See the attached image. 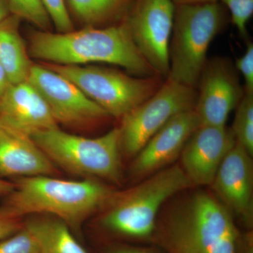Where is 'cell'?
<instances>
[{"instance_id":"12","label":"cell","mask_w":253,"mask_h":253,"mask_svg":"<svg viewBox=\"0 0 253 253\" xmlns=\"http://www.w3.org/2000/svg\"><path fill=\"white\" fill-rule=\"evenodd\" d=\"M236 138L226 126H201L181 152V168L194 186H211Z\"/></svg>"},{"instance_id":"24","label":"cell","mask_w":253,"mask_h":253,"mask_svg":"<svg viewBox=\"0 0 253 253\" xmlns=\"http://www.w3.org/2000/svg\"><path fill=\"white\" fill-rule=\"evenodd\" d=\"M42 1L58 33H68L73 31L72 19L70 16L65 0Z\"/></svg>"},{"instance_id":"13","label":"cell","mask_w":253,"mask_h":253,"mask_svg":"<svg viewBox=\"0 0 253 253\" xmlns=\"http://www.w3.org/2000/svg\"><path fill=\"white\" fill-rule=\"evenodd\" d=\"M252 158L236 142L211 185L221 204L249 228L252 227L253 222Z\"/></svg>"},{"instance_id":"3","label":"cell","mask_w":253,"mask_h":253,"mask_svg":"<svg viewBox=\"0 0 253 253\" xmlns=\"http://www.w3.org/2000/svg\"><path fill=\"white\" fill-rule=\"evenodd\" d=\"M151 238L168 253H239L241 236L219 200L198 192L156 224Z\"/></svg>"},{"instance_id":"25","label":"cell","mask_w":253,"mask_h":253,"mask_svg":"<svg viewBox=\"0 0 253 253\" xmlns=\"http://www.w3.org/2000/svg\"><path fill=\"white\" fill-rule=\"evenodd\" d=\"M235 67L244 79V91L253 93V43L248 41L246 52L236 60Z\"/></svg>"},{"instance_id":"26","label":"cell","mask_w":253,"mask_h":253,"mask_svg":"<svg viewBox=\"0 0 253 253\" xmlns=\"http://www.w3.org/2000/svg\"><path fill=\"white\" fill-rule=\"evenodd\" d=\"M19 219L0 215V241L13 235L23 228Z\"/></svg>"},{"instance_id":"4","label":"cell","mask_w":253,"mask_h":253,"mask_svg":"<svg viewBox=\"0 0 253 253\" xmlns=\"http://www.w3.org/2000/svg\"><path fill=\"white\" fill-rule=\"evenodd\" d=\"M228 21L227 9L220 1L175 5L166 79L196 89L210 44Z\"/></svg>"},{"instance_id":"7","label":"cell","mask_w":253,"mask_h":253,"mask_svg":"<svg viewBox=\"0 0 253 253\" xmlns=\"http://www.w3.org/2000/svg\"><path fill=\"white\" fill-rule=\"evenodd\" d=\"M45 66L74 83L109 116L121 119L149 99L164 83L160 76L134 77L99 66L52 63Z\"/></svg>"},{"instance_id":"21","label":"cell","mask_w":253,"mask_h":253,"mask_svg":"<svg viewBox=\"0 0 253 253\" xmlns=\"http://www.w3.org/2000/svg\"><path fill=\"white\" fill-rule=\"evenodd\" d=\"M11 14L32 23L41 31H49L51 19L42 0H6Z\"/></svg>"},{"instance_id":"15","label":"cell","mask_w":253,"mask_h":253,"mask_svg":"<svg viewBox=\"0 0 253 253\" xmlns=\"http://www.w3.org/2000/svg\"><path fill=\"white\" fill-rule=\"evenodd\" d=\"M0 122L31 136L58 126L46 101L28 81L10 84L0 97Z\"/></svg>"},{"instance_id":"16","label":"cell","mask_w":253,"mask_h":253,"mask_svg":"<svg viewBox=\"0 0 253 253\" xmlns=\"http://www.w3.org/2000/svg\"><path fill=\"white\" fill-rule=\"evenodd\" d=\"M56 172L31 136L0 122V178L52 176Z\"/></svg>"},{"instance_id":"22","label":"cell","mask_w":253,"mask_h":253,"mask_svg":"<svg viewBox=\"0 0 253 253\" xmlns=\"http://www.w3.org/2000/svg\"><path fill=\"white\" fill-rule=\"evenodd\" d=\"M230 14L239 36L247 39V24L253 15V0H219Z\"/></svg>"},{"instance_id":"27","label":"cell","mask_w":253,"mask_h":253,"mask_svg":"<svg viewBox=\"0 0 253 253\" xmlns=\"http://www.w3.org/2000/svg\"><path fill=\"white\" fill-rule=\"evenodd\" d=\"M239 247L241 249L240 253H253V237L252 233L245 235L240 239Z\"/></svg>"},{"instance_id":"2","label":"cell","mask_w":253,"mask_h":253,"mask_svg":"<svg viewBox=\"0 0 253 253\" xmlns=\"http://www.w3.org/2000/svg\"><path fill=\"white\" fill-rule=\"evenodd\" d=\"M0 206V215L19 219L28 214H49L79 231L82 224L113 196L99 181L64 180L52 176L21 177Z\"/></svg>"},{"instance_id":"28","label":"cell","mask_w":253,"mask_h":253,"mask_svg":"<svg viewBox=\"0 0 253 253\" xmlns=\"http://www.w3.org/2000/svg\"><path fill=\"white\" fill-rule=\"evenodd\" d=\"M11 84L9 78L7 77L6 72L0 63V97L6 90L9 86Z\"/></svg>"},{"instance_id":"30","label":"cell","mask_w":253,"mask_h":253,"mask_svg":"<svg viewBox=\"0 0 253 253\" xmlns=\"http://www.w3.org/2000/svg\"><path fill=\"white\" fill-rule=\"evenodd\" d=\"M109 253H154L146 250L129 246H121L112 250Z\"/></svg>"},{"instance_id":"11","label":"cell","mask_w":253,"mask_h":253,"mask_svg":"<svg viewBox=\"0 0 253 253\" xmlns=\"http://www.w3.org/2000/svg\"><path fill=\"white\" fill-rule=\"evenodd\" d=\"M28 81L39 91L57 123L84 124L109 116L74 83L46 66L33 64Z\"/></svg>"},{"instance_id":"10","label":"cell","mask_w":253,"mask_h":253,"mask_svg":"<svg viewBox=\"0 0 253 253\" xmlns=\"http://www.w3.org/2000/svg\"><path fill=\"white\" fill-rule=\"evenodd\" d=\"M234 63L224 56L207 59L200 76L194 111L201 126H226L245 94Z\"/></svg>"},{"instance_id":"18","label":"cell","mask_w":253,"mask_h":253,"mask_svg":"<svg viewBox=\"0 0 253 253\" xmlns=\"http://www.w3.org/2000/svg\"><path fill=\"white\" fill-rule=\"evenodd\" d=\"M24 226L36 239L40 253H87L69 226L57 218H36Z\"/></svg>"},{"instance_id":"17","label":"cell","mask_w":253,"mask_h":253,"mask_svg":"<svg viewBox=\"0 0 253 253\" xmlns=\"http://www.w3.org/2000/svg\"><path fill=\"white\" fill-rule=\"evenodd\" d=\"M21 21L10 14L0 21V63L11 84L27 81L33 66L20 33Z\"/></svg>"},{"instance_id":"32","label":"cell","mask_w":253,"mask_h":253,"mask_svg":"<svg viewBox=\"0 0 253 253\" xmlns=\"http://www.w3.org/2000/svg\"><path fill=\"white\" fill-rule=\"evenodd\" d=\"M11 14L6 0H0V21Z\"/></svg>"},{"instance_id":"29","label":"cell","mask_w":253,"mask_h":253,"mask_svg":"<svg viewBox=\"0 0 253 253\" xmlns=\"http://www.w3.org/2000/svg\"><path fill=\"white\" fill-rule=\"evenodd\" d=\"M14 183L0 178V196H6L12 192L14 189Z\"/></svg>"},{"instance_id":"9","label":"cell","mask_w":253,"mask_h":253,"mask_svg":"<svg viewBox=\"0 0 253 253\" xmlns=\"http://www.w3.org/2000/svg\"><path fill=\"white\" fill-rule=\"evenodd\" d=\"M174 11L172 0H134L123 20L136 46L161 78L169 74Z\"/></svg>"},{"instance_id":"5","label":"cell","mask_w":253,"mask_h":253,"mask_svg":"<svg viewBox=\"0 0 253 253\" xmlns=\"http://www.w3.org/2000/svg\"><path fill=\"white\" fill-rule=\"evenodd\" d=\"M31 138L51 162L75 175L96 176L114 182L121 179L119 127L99 137L86 138L57 126L35 133Z\"/></svg>"},{"instance_id":"20","label":"cell","mask_w":253,"mask_h":253,"mask_svg":"<svg viewBox=\"0 0 253 253\" xmlns=\"http://www.w3.org/2000/svg\"><path fill=\"white\" fill-rule=\"evenodd\" d=\"M236 142L253 156V93H246L237 107L231 128Z\"/></svg>"},{"instance_id":"31","label":"cell","mask_w":253,"mask_h":253,"mask_svg":"<svg viewBox=\"0 0 253 253\" xmlns=\"http://www.w3.org/2000/svg\"><path fill=\"white\" fill-rule=\"evenodd\" d=\"M175 5L205 4V3H214L219 0H172Z\"/></svg>"},{"instance_id":"23","label":"cell","mask_w":253,"mask_h":253,"mask_svg":"<svg viewBox=\"0 0 253 253\" xmlns=\"http://www.w3.org/2000/svg\"><path fill=\"white\" fill-rule=\"evenodd\" d=\"M0 253H40L36 239L23 226L13 235L0 241Z\"/></svg>"},{"instance_id":"1","label":"cell","mask_w":253,"mask_h":253,"mask_svg":"<svg viewBox=\"0 0 253 253\" xmlns=\"http://www.w3.org/2000/svg\"><path fill=\"white\" fill-rule=\"evenodd\" d=\"M28 52L34 59L52 64L106 63L124 68L137 77L159 76L136 46L123 21L68 33L33 32Z\"/></svg>"},{"instance_id":"14","label":"cell","mask_w":253,"mask_h":253,"mask_svg":"<svg viewBox=\"0 0 253 253\" xmlns=\"http://www.w3.org/2000/svg\"><path fill=\"white\" fill-rule=\"evenodd\" d=\"M201 126L194 109L171 118L136 155L131 167L132 174L146 176L172 162L181 154L190 136Z\"/></svg>"},{"instance_id":"8","label":"cell","mask_w":253,"mask_h":253,"mask_svg":"<svg viewBox=\"0 0 253 253\" xmlns=\"http://www.w3.org/2000/svg\"><path fill=\"white\" fill-rule=\"evenodd\" d=\"M196 99L197 89L166 79L149 99L122 118L121 151L136 156L171 118L194 109Z\"/></svg>"},{"instance_id":"6","label":"cell","mask_w":253,"mask_h":253,"mask_svg":"<svg viewBox=\"0 0 253 253\" xmlns=\"http://www.w3.org/2000/svg\"><path fill=\"white\" fill-rule=\"evenodd\" d=\"M193 186L181 165L158 170L121 198L105 214L101 224L118 235L149 239L154 234L158 211L163 204Z\"/></svg>"},{"instance_id":"19","label":"cell","mask_w":253,"mask_h":253,"mask_svg":"<svg viewBox=\"0 0 253 253\" xmlns=\"http://www.w3.org/2000/svg\"><path fill=\"white\" fill-rule=\"evenodd\" d=\"M82 23L106 27L122 22L134 0H65Z\"/></svg>"}]
</instances>
